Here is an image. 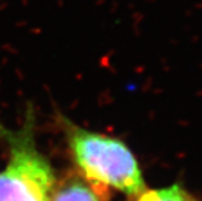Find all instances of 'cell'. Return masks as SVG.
I'll use <instances>...</instances> for the list:
<instances>
[{
  "instance_id": "6da1fadb",
  "label": "cell",
  "mask_w": 202,
  "mask_h": 201,
  "mask_svg": "<svg viewBox=\"0 0 202 201\" xmlns=\"http://www.w3.org/2000/svg\"><path fill=\"white\" fill-rule=\"evenodd\" d=\"M68 139L74 161L90 183L128 195L145 190L136 158L121 140L76 126H68Z\"/></svg>"
},
{
  "instance_id": "277c9868",
  "label": "cell",
  "mask_w": 202,
  "mask_h": 201,
  "mask_svg": "<svg viewBox=\"0 0 202 201\" xmlns=\"http://www.w3.org/2000/svg\"><path fill=\"white\" fill-rule=\"evenodd\" d=\"M137 201H195L179 185H172L164 189L144 190L139 194Z\"/></svg>"
},
{
  "instance_id": "3957f363",
  "label": "cell",
  "mask_w": 202,
  "mask_h": 201,
  "mask_svg": "<svg viewBox=\"0 0 202 201\" xmlns=\"http://www.w3.org/2000/svg\"><path fill=\"white\" fill-rule=\"evenodd\" d=\"M99 190L87 179L70 177L53 190L50 201H102Z\"/></svg>"
},
{
  "instance_id": "7a4b0ae2",
  "label": "cell",
  "mask_w": 202,
  "mask_h": 201,
  "mask_svg": "<svg viewBox=\"0 0 202 201\" xmlns=\"http://www.w3.org/2000/svg\"><path fill=\"white\" fill-rule=\"evenodd\" d=\"M33 112L17 131L0 125L9 145V161L0 172V201H50L55 190V173L39 152L34 135Z\"/></svg>"
}]
</instances>
